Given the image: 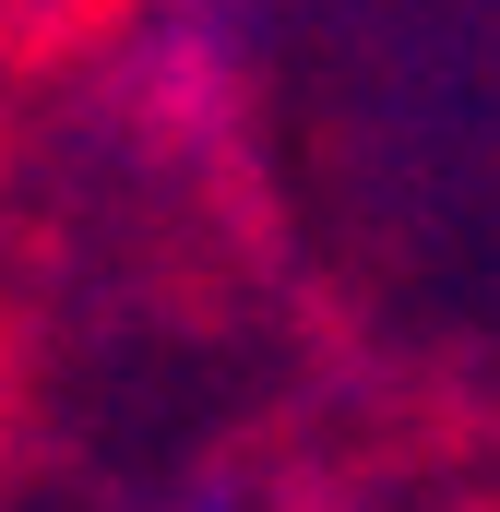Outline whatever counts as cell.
I'll return each instance as SVG.
<instances>
[{"label": "cell", "mask_w": 500, "mask_h": 512, "mask_svg": "<svg viewBox=\"0 0 500 512\" xmlns=\"http://www.w3.org/2000/svg\"><path fill=\"white\" fill-rule=\"evenodd\" d=\"M167 512H262L250 489H191V501H167Z\"/></svg>", "instance_id": "1"}]
</instances>
